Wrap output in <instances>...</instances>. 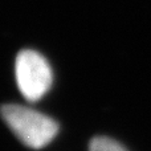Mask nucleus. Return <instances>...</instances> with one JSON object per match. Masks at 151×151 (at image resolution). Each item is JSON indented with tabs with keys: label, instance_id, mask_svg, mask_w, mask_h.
<instances>
[{
	"label": "nucleus",
	"instance_id": "nucleus-1",
	"mask_svg": "<svg viewBox=\"0 0 151 151\" xmlns=\"http://www.w3.org/2000/svg\"><path fill=\"white\" fill-rule=\"evenodd\" d=\"M1 115L19 141L31 149H42L58 133V125L55 119L31 107L4 105Z\"/></svg>",
	"mask_w": 151,
	"mask_h": 151
},
{
	"label": "nucleus",
	"instance_id": "nucleus-2",
	"mask_svg": "<svg viewBox=\"0 0 151 151\" xmlns=\"http://www.w3.org/2000/svg\"><path fill=\"white\" fill-rule=\"evenodd\" d=\"M16 82L27 101H39L50 89L53 73L49 63L35 50H21L15 63Z\"/></svg>",
	"mask_w": 151,
	"mask_h": 151
},
{
	"label": "nucleus",
	"instance_id": "nucleus-3",
	"mask_svg": "<svg viewBox=\"0 0 151 151\" xmlns=\"http://www.w3.org/2000/svg\"><path fill=\"white\" fill-rule=\"evenodd\" d=\"M89 151H127L121 143L106 137H96L89 145Z\"/></svg>",
	"mask_w": 151,
	"mask_h": 151
}]
</instances>
